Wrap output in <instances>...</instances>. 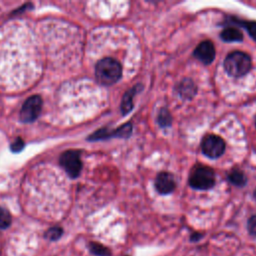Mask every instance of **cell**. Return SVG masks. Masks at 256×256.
Masks as SVG:
<instances>
[{
	"instance_id": "1",
	"label": "cell",
	"mask_w": 256,
	"mask_h": 256,
	"mask_svg": "<svg viewBox=\"0 0 256 256\" xmlns=\"http://www.w3.org/2000/svg\"><path fill=\"white\" fill-rule=\"evenodd\" d=\"M97 81L105 86L116 83L122 76V66L114 58L105 57L99 60L95 67Z\"/></svg>"
},
{
	"instance_id": "2",
	"label": "cell",
	"mask_w": 256,
	"mask_h": 256,
	"mask_svg": "<svg viewBox=\"0 0 256 256\" xmlns=\"http://www.w3.org/2000/svg\"><path fill=\"white\" fill-rule=\"evenodd\" d=\"M252 68V61L248 54L242 51H234L228 54L224 60V69L232 77H242Z\"/></svg>"
},
{
	"instance_id": "3",
	"label": "cell",
	"mask_w": 256,
	"mask_h": 256,
	"mask_svg": "<svg viewBox=\"0 0 256 256\" xmlns=\"http://www.w3.org/2000/svg\"><path fill=\"white\" fill-rule=\"evenodd\" d=\"M188 183L193 189L208 190L215 184V173L208 166H197L192 170Z\"/></svg>"
},
{
	"instance_id": "4",
	"label": "cell",
	"mask_w": 256,
	"mask_h": 256,
	"mask_svg": "<svg viewBox=\"0 0 256 256\" xmlns=\"http://www.w3.org/2000/svg\"><path fill=\"white\" fill-rule=\"evenodd\" d=\"M60 164L70 177H78L82 169L80 152L77 150L65 151L60 156Z\"/></svg>"
},
{
	"instance_id": "5",
	"label": "cell",
	"mask_w": 256,
	"mask_h": 256,
	"mask_svg": "<svg viewBox=\"0 0 256 256\" xmlns=\"http://www.w3.org/2000/svg\"><path fill=\"white\" fill-rule=\"evenodd\" d=\"M224 140L217 135L206 136L201 143V149L205 156L211 159L219 158L225 151Z\"/></svg>"
},
{
	"instance_id": "6",
	"label": "cell",
	"mask_w": 256,
	"mask_h": 256,
	"mask_svg": "<svg viewBox=\"0 0 256 256\" xmlns=\"http://www.w3.org/2000/svg\"><path fill=\"white\" fill-rule=\"evenodd\" d=\"M42 108V99L38 95L29 97L22 105L20 111V120L24 123H30L37 119Z\"/></svg>"
},
{
	"instance_id": "7",
	"label": "cell",
	"mask_w": 256,
	"mask_h": 256,
	"mask_svg": "<svg viewBox=\"0 0 256 256\" xmlns=\"http://www.w3.org/2000/svg\"><path fill=\"white\" fill-rule=\"evenodd\" d=\"M132 131H133L132 124L130 122H127V123L121 125L116 130H113V131H110V130H108L106 128L99 129L96 132H94L93 134H91L88 139L90 141H96V140L109 139V138H112V137L129 138L131 136V134H132Z\"/></svg>"
},
{
	"instance_id": "8",
	"label": "cell",
	"mask_w": 256,
	"mask_h": 256,
	"mask_svg": "<svg viewBox=\"0 0 256 256\" xmlns=\"http://www.w3.org/2000/svg\"><path fill=\"white\" fill-rule=\"evenodd\" d=\"M215 54L216 51L214 44L209 40H205L199 43L193 52V55L205 65H209L214 61Z\"/></svg>"
},
{
	"instance_id": "9",
	"label": "cell",
	"mask_w": 256,
	"mask_h": 256,
	"mask_svg": "<svg viewBox=\"0 0 256 256\" xmlns=\"http://www.w3.org/2000/svg\"><path fill=\"white\" fill-rule=\"evenodd\" d=\"M175 180L171 173L169 172H160L155 179V188L159 194L167 195L174 191L175 189Z\"/></svg>"
},
{
	"instance_id": "10",
	"label": "cell",
	"mask_w": 256,
	"mask_h": 256,
	"mask_svg": "<svg viewBox=\"0 0 256 256\" xmlns=\"http://www.w3.org/2000/svg\"><path fill=\"white\" fill-rule=\"evenodd\" d=\"M176 91L181 98L185 100H190L196 95L197 86L191 79L185 78L178 83V85L176 86Z\"/></svg>"
},
{
	"instance_id": "11",
	"label": "cell",
	"mask_w": 256,
	"mask_h": 256,
	"mask_svg": "<svg viewBox=\"0 0 256 256\" xmlns=\"http://www.w3.org/2000/svg\"><path fill=\"white\" fill-rule=\"evenodd\" d=\"M141 85L140 84H137L133 87H131L130 89H128L123 97H122V101H121V105H120V108H121V112L123 115H127L132 109H133V99H134V96L141 90Z\"/></svg>"
},
{
	"instance_id": "12",
	"label": "cell",
	"mask_w": 256,
	"mask_h": 256,
	"mask_svg": "<svg viewBox=\"0 0 256 256\" xmlns=\"http://www.w3.org/2000/svg\"><path fill=\"white\" fill-rule=\"evenodd\" d=\"M220 38L224 42H241L243 40V34L235 27H227L220 33Z\"/></svg>"
},
{
	"instance_id": "13",
	"label": "cell",
	"mask_w": 256,
	"mask_h": 256,
	"mask_svg": "<svg viewBox=\"0 0 256 256\" xmlns=\"http://www.w3.org/2000/svg\"><path fill=\"white\" fill-rule=\"evenodd\" d=\"M230 21L235 24L236 26H240L246 29L248 32L249 36L256 41V21H245V20H240L237 18H231Z\"/></svg>"
},
{
	"instance_id": "14",
	"label": "cell",
	"mask_w": 256,
	"mask_h": 256,
	"mask_svg": "<svg viewBox=\"0 0 256 256\" xmlns=\"http://www.w3.org/2000/svg\"><path fill=\"white\" fill-rule=\"evenodd\" d=\"M228 180L235 186H238V187H242L246 184L247 182V178L246 176L244 175V173L239 170V169H233L231 170L228 175Z\"/></svg>"
},
{
	"instance_id": "15",
	"label": "cell",
	"mask_w": 256,
	"mask_h": 256,
	"mask_svg": "<svg viewBox=\"0 0 256 256\" xmlns=\"http://www.w3.org/2000/svg\"><path fill=\"white\" fill-rule=\"evenodd\" d=\"M89 251L95 256H111L109 248L97 242L89 243Z\"/></svg>"
},
{
	"instance_id": "16",
	"label": "cell",
	"mask_w": 256,
	"mask_h": 256,
	"mask_svg": "<svg viewBox=\"0 0 256 256\" xmlns=\"http://www.w3.org/2000/svg\"><path fill=\"white\" fill-rule=\"evenodd\" d=\"M157 123L159 126L165 128L169 127L172 124V116L166 108H161L157 115Z\"/></svg>"
},
{
	"instance_id": "17",
	"label": "cell",
	"mask_w": 256,
	"mask_h": 256,
	"mask_svg": "<svg viewBox=\"0 0 256 256\" xmlns=\"http://www.w3.org/2000/svg\"><path fill=\"white\" fill-rule=\"evenodd\" d=\"M11 221H12V218L10 213L6 209L0 207V228L1 229L8 228L11 224Z\"/></svg>"
},
{
	"instance_id": "18",
	"label": "cell",
	"mask_w": 256,
	"mask_h": 256,
	"mask_svg": "<svg viewBox=\"0 0 256 256\" xmlns=\"http://www.w3.org/2000/svg\"><path fill=\"white\" fill-rule=\"evenodd\" d=\"M63 234V229L61 227H51L45 233V237L50 241L58 240Z\"/></svg>"
},
{
	"instance_id": "19",
	"label": "cell",
	"mask_w": 256,
	"mask_h": 256,
	"mask_svg": "<svg viewBox=\"0 0 256 256\" xmlns=\"http://www.w3.org/2000/svg\"><path fill=\"white\" fill-rule=\"evenodd\" d=\"M247 229L251 236L256 237V215H252L247 221Z\"/></svg>"
},
{
	"instance_id": "20",
	"label": "cell",
	"mask_w": 256,
	"mask_h": 256,
	"mask_svg": "<svg viewBox=\"0 0 256 256\" xmlns=\"http://www.w3.org/2000/svg\"><path fill=\"white\" fill-rule=\"evenodd\" d=\"M23 148H24V142L22 141L21 138L16 139V140L12 143V145H11V150H12L13 152H20Z\"/></svg>"
},
{
	"instance_id": "21",
	"label": "cell",
	"mask_w": 256,
	"mask_h": 256,
	"mask_svg": "<svg viewBox=\"0 0 256 256\" xmlns=\"http://www.w3.org/2000/svg\"><path fill=\"white\" fill-rule=\"evenodd\" d=\"M202 237H203V234H202V233L194 232V233H192V234L190 235V241L196 242V241H199Z\"/></svg>"
},
{
	"instance_id": "22",
	"label": "cell",
	"mask_w": 256,
	"mask_h": 256,
	"mask_svg": "<svg viewBox=\"0 0 256 256\" xmlns=\"http://www.w3.org/2000/svg\"><path fill=\"white\" fill-rule=\"evenodd\" d=\"M255 126H256V117H255Z\"/></svg>"
}]
</instances>
